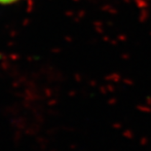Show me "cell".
I'll list each match as a JSON object with an SVG mask.
<instances>
[{
  "instance_id": "obj_1",
  "label": "cell",
  "mask_w": 151,
  "mask_h": 151,
  "mask_svg": "<svg viewBox=\"0 0 151 151\" xmlns=\"http://www.w3.org/2000/svg\"><path fill=\"white\" fill-rule=\"evenodd\" d=\"M19 1V0H0V4H12Z\"/></svg>"
}]
</instances>
